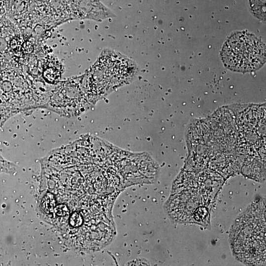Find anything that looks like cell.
<instances>
[{
	"label": "cell",
	"instance_id": "277c9868",
	"mask_svg": "<svg viewBox=\"0 0 266 266\" xmlns=\"http://www.w3.org/2000/svg\"><path fill=\"white\" fill-rule=\"evenodd\" d=\"M54 92L48 103L50 109L64 115L77 114L84 110V100L80 93L70 94L69 81Z\"/></svg>",
	"mask_w": 266,
	"mask_h": 266
},
{
	"label": "cell",
	"instance_id": "3957f363",
	"mask_svg": "<svg viewBox=\"0 0 266 266\" xmlns=\"http://www.w3.org/2000/svg\"><path fill=\"white\" fill-rule=\"evenodd\" d=\"M202 205L208 204L198 192L189 190L171 193L165 203L168 216L179 223H192L194 213Z\"/></svg>",
	"mask_w": 266,
	"mask_h": 266
},
{
	"label": "cell",
	"instance_id": "6da1fadb",
	"mask_svg": "<svg viewBox=\"0 0 266 266\" xmlns=\"http://www.w3.org/2000/svg\"><path fill=\"white\" fill-rule=\"evenodd\" d=\"M232 254L249 266L266 265V200L249 204L235 219L229 233Z\"/></svg>",
	"mask_w": 266,
	"mask_h": 266
},
{
	"label": "cell",
	"instance_id": "5b68a950",
	"mask_svg": "<svg viewBox=\"0 0 266 266\" xmlns=\"http://www.w3.org/2000/svg\"><path fill=\"white\" fill-rule=\"evenodd\" d=\"M126 266H148L150 265L149 263L145 259H137L136 260H133L128 263H126L125 265Z\"/></svg>",
	"mask_w": 266,
	"mask_h": 266
},
{
	"label": "cell",
	"instance_id": "8992f818",
	"mask_svg": "<svg viewBox=\"0 0 266 266\" xmlns=\"http://www.w3.org/2000/svg\"><path fill=\"white\" fill-rule=\"evenodd\" d=\"M71 224L73 226H78L81 223V218L79 214H74L71 218Z\"/></svg>",
	"mask_w": 266,
	"mask_h": 266
},
{
	"label": "cell",
	"instance_id": "7a4b0ae2",
	"mask_svg": "<svg viewBox=\"0 0 266 266\" xmlns=\"http://www.w3.org/2000/svg\"><path fill=\"white\" fill-rule=\"evenodd\" d=\"M221 57L225 66L232 70L253 71L260 68L265 63L266 47L253 35L237 32L225 42Z\"/></svg>",
	"mask_w": 266,
	"mask_h": 266
}]
</instances>
